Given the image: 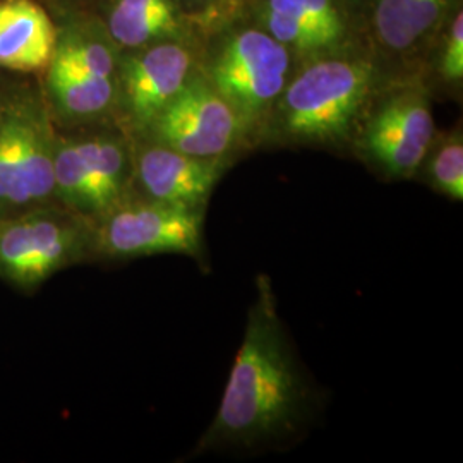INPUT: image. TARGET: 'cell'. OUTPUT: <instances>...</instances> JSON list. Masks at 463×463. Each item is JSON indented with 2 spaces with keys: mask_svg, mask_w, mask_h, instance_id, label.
<instances>
[{
  "mask_svg": "<svg viewBox=\"0 0 463 463\" xmlns=\"http://www.w3.org/2000/svg\"><path fill=\"white\" fill-rule=\"evenodd\" d=\"M321 405V392L279 315L271 280L258 275L242 344L215 419L194 455L290 445L315 422Z\"/></svg>",
  "mask_w": 463,
  "mask_h": 463,
  "instance_id": "6da1fadb",
  "label": "cell"
},
{
  "mask_svg": "<svg viewBox=\"0 0 463 463\" xmlns=\"http://www.w3.org/2000/svg\"><path fill=\"white\" fill-rule=\"evenodd\" d=\"M388 83L369 47L300 62L266 118L258 148L350 153L369 105Z\"/></svg>",
  "mask_w": 463,
  "mask_h": 463,
  "instance_id": "7a4b0ae2",
  "label": "cell"
},
{
  "mask_svg": "<svg viewBox=\"0 0 463 463\" xmlns=\"http://www.w3.org/2000/svg\"><path fill=\"white\" fill-rule=\"evenodd\" d=\"M198 28V71L242 118L258 148L266 118L292 78L298 57L239 7L201 21Z\"/></svg>",
  "mask_w": 463,
  "mask_h": 463,
  "instance_id": "3957f363",
  "label": "cell"
},
{
  "mask_svg": "<svg viewBox=\"0 0 463 463\" xmlns=\"http://www.w3.org/2000/svg\"><path fill=\"white\" fill-rule=\"evenodd\" d=\"M428 86L420 80L392 81L369 105L350 155L384 181H411L417 174L436 124Z\"/></svg>",
  "mask_w": 463,
  "mask_h": 463,
  "instance_id": "277c9868",
  "label": "cell"
},
{
  "mask_svg": "<svg viewBox=\"0 0 463 463\" xmlns=\"http://www.w3.org/2000/svg\"><path fill=\"white\" fill-rule=\"evenodd\" d=\"M141 136L196 158L235 162L254 149L242 118L198 69Z\"/></svg>",
  "mask_w": 463,
  "mask_h": 463,
  "instance_id": "5b68a950",
  "label": "cell"
},
{
  "mask_svg": "<svg viewBox=\"0 0 463 463\" xmlns=\"http://www.w3.org/2000/svg\"><path fill=\"white\" fill-rule=\"evenodd\" d=\"M90 250L95 229L74 212H33L0 222V275L23 288L81 261Z\"/></svg>",
  "mask_w": 463,
  "mask_h": 463,
  "instance_id": "8992f818",
  "label": "cell"
},
{
  "mask_svg": "<svg viewBox=\"0 0 463 463\" xmlns=\"http://www.w3.org/2000/svg\"><path fill=\"white\" fill-rule=\"evenodd\" d=\"M239 11L298 57L369 47L364 23L345 0H241Z\"/></svg>",
  "mask_w": 463,
  "mask_h": 463,
  "instance_id": "52a82bcc",
  "label": "cell"
},
{
  "mask_svg": "<svg viewBox=\"0 0 463 463\" xmlns=\"http://www.w3.org/2000/svg\"><path fill=\"white\" fill-rule=\"evenodd\" d=\"M95 250L109 258L203 252V212L153 199L126 198L97 220Z\"/></svg>",
  "mask_w": 463,
  "mask_h": 463,
  "instance_id": "ba28073f",
  "label": "cell"
},
{
  "mask_svg": "<svg viewBox=\"0 0 463 463\" xmlns=\"http://www.w3.org/2000/svg\"><path fill=\"white\" fill-rule=\"evenodd\" d=\"M463 0H367L369 49L390 81L419 80L432 42Z\"/></svg>",
  "mask_w": 463,
  "mask_h": 463,
  "instance_id": "9c48e42d",
  "label": "cell"
},
{
  "mask_svg": "<svg viewBox=\"0 0 463 463\" xmlns=\"http://www.w3.org/2000/svg\"><path fill=\"white\" fill-rule=\"evenodd\" d=\"M116 103L143 134L198 69V40H166L118 52Z\"/></svg>",
  "mask_w": 463,
  "mask_h": 463,
  "instance_id": "30bf717a",
  "label": "cell"
},
{
  "mask_svg": "<svg viewBox=\"0 0 463 463\" xmlns=\"http://www.w3.org/2000/svg\"><path fill=\"white\" fill-rule=\"evenodd\" d=\"M55 143L49 126L28 107L0 118V204L32 206L55 194Z\"/></svg>",
  "mask_w": 463,
  "mask_h": 463,
  "instance_id": "8fae6325",
  "label": "cell"
},
{
  "mask_svg": "<svg viewBox=\"0 0 463 463\" xmlns=\"http://www.w3.org/2000/svg\"><path fill=\"white\" fill-rule=\"evenodd\" d=\"M133 181L153 201L203 212L231 160L196 158L145 137L134 151Z\"/></svg>",
  "mask_w": 463,
  "mask_h": 463,
  "instance_id": "7c38bea8",
  "label": "cell"
},
{
  "mask_svg": "<svg viewBox=\"0 0 463 463\" xmlns=\"http://www.w3.org/2000/svg\"><path fill=\"white\" fill-rule=\"evenodd\" d=\"M103 28L118 52L199 36L198 23L183 0H107Z\"/></svg>",
  "mask_w": 463,
  "mask_h": 463,
  "instance_id": "4fadbf2b",
  "label": "cell"
},
{
  "mask_svg": "<svg viewBox=\"0 0 463 463\" xmlns=\"http://www.w3.org/2000/svg\"><path fill=\"white\" fill-rule=\"evenodd\" d=\"M57 30L33 0H0V66L19 72L47 69Z\"/></svg>",
  "mask_w": 463,
  "mask_h": 463,
  "instance_id": "5bb4252c",
  "label": "cell"
},
{
  "mask_svg": "<svg viewBox=\"0 0 463 463\" xmlns=\"http://www.w3.org/2000/svg\"><path fill=\"white\" fill-rule=\"evenodd\" d=\"M74 143L97 189L101 216L107 215L128 198L134 177L133 153L116 134H95Z\"/></svg>",
  "mask_w": 463,
  "mask_h": 463,
  "instance_id": "9a60e30c",
  "label": "cell"
},
{
  "mask_svg": "<svg viewBox=\"0 0 463 463\" xmlns=\"http://www.w3.org/2000/svg\"><path fill=\"white\" fill-rule=\"evenodd\" d=\"M47 69L50 91L64 116L95 118L116 105V80L86 74L57 53Z\"/></svg>",
  "mask_w": 463,
  "mask_h": 463,
  "instance_id": "2e32d148",
  "label": "cell"
},
{
  "mask_svg": "<svg viewBox=\"0 0 463 463\" xmlns=\"http://www.w3.org/2000/svg\"><path fill=\"white\" fill-rule=\"evenodd\" d=\"M419 80L430 95L460 97L463 86V4L449 16L432 42L424 59Z\"/></svg>",
  "mask_w": 463,
  "mask_h": 463,
  "instance_id": "e0dca14e",
  "label": "cell"
},
{
  "mask_svg": "<svg viewBox=\"0 0 463 463\" xmlns=\"http://www.w3.org/2000/svg\"><path fill=\"white\" fill-rule=\"evenodd\" d=\"M414 179L428 184L432 191L451 201L463 199L462 126L436 131Z\"/></svg>",
  "mask_w": 463,
  "mask_h": 463,
  "instance_id": "ac0fdd59",
  "label": "cell"
},
{
  "mask_svg": "<svg viewBox=\"0 0 463 463\" xmlns=\"http://www.w3.org/2000/svg\"><path fill=\"white\" fill-rule=\"evenodd\" d=\"M55 53L86 74L116 80L118 50L105 32H78L57 43Z\"/></svg>",
  "mask_w": 463,
  "mask_h": 463,
  "instance_id": "d6986e66",
  "label": "cell"
},
{
  "mask_svg": "<svg viewBox=\"0 0 463 463\" xmlns=\"http://www.w3.org/2000/svg\"><path fill=\"white\" fill-rule=\"evenodd\" d=\"M185 11L201 23L208 17L218 16L239 7L241 0H183Z\"/></svg>",
  "mask_w": 463,
  "mask_h": 463,
  "instance_id": "ffe728a7",
  "label": "cell"
},
{
  "mask_svg": "<svg viewBox=\"0 0 463 463\" xmlns=\"http://www.w3.org/2000/svg\"><path fill=\"white\" fill-rule=\"evenodd\" d=\"M345 2L350 5V9H352L357 16L361 17L363 23H364V9L367 0H345Z\"/></svg>",
  "mask_w": 463,
  "mask_h": 463,
  "instance_id": "44dd1931",
  "label": "cell"
}]
</instances>
